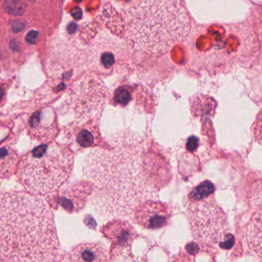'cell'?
<instances>
[{"mask_svg": "<svg viewBox=\"0 0 262 262\" xmlns=\"http://www.w3.org/2000/svg\"><path fill=\"white\" fill-rule=\"evenodd\" d=\"M246 239L249 250L255 256L262 258V205H259L252 215L246 230Z\"/></svg>", "mask_w": 262, "mask_h": 262, "instance_id": "obj_13", "label": "cell"}, {"mask_svg": "<svg viewBox=\"0 0 262 262\" xmlns=\"http://www.w3.org/2000/svg\"><path fill=\"white\" fill-rule=\"evenodd\" d=\"M115 63V56L111 52H104L101 56V65L105 69H110Z\"/></svg>", "mask_w": 262, "mask_h": 262, "instance_id": "obj_21", "label": "cell"}, {"mask_svg": "<svg viewBox=\"0 0 262 262\" xmlns=\"http://www.w3.org/2000/svg\"><path fill=\"white\" fill-rule=\"evenodd\" d=\"M39 33L36 30H32V31L29 32L26 35V40L28 44H37L38 41Z\"/></svg>", "mask_w": 262, "mask_h": 262, "instance_id": "obj_22", "label": "cell"}, {"mask_svg": "<svg viewBox=\"0 0 262 262\" xmlns=\"http://www.w3.org/2000/svg\"><path fill=\"white\" fill-rule=\"evenodd\" d=\"M92 192L93 185L86 180L62 191L55 202L69 213H77L84 209Z\"/></svg>", "mask_w": 262, "mask_h": 262, "instance_id": "obj_11", "label": "cell"}, {"mask_svg": "<svg viewBox=\"0 0 262 262\" xmlns=\"http://www.w3.org/2000/svg\"><path fill=\"white\" fill-rule=\"evenodd\" d=\"M124 19L129 44L148 55L167 53L186 39L192 27L183 0H134Z\"/></svg>", "mask_w": 262, "mask_h": 262, "instance_id": "obj_3", "label": "cell"}, {"mask_svg": "<svg viewBox=\"0 0 262 262\" xmlns=\"http://www.w3.org/2000/svg\"><path fill=\"white\" fill-rule=\"evenodd\" d=\"M212 249H212V245L203 243L202 242H198V241L188 242L185 247V255L188 256V258L195 257V256L198 254L207 252L208 250H212Z\"/></svg>", "mask_w": 262, "mask_h": 262, "instance_id": "obj_17", "label": "cell"}, {"mask_svg": "<svg viewBox=\"0 0 262 262\" xmlns=\"http://www.w3.org/2000/svg\"><path fill=\"white\" fill-rule=\"evenodd\" d=\"M110 148L87 155L83 177L93 185L91 202L101 216L125 217L147 200H155L169 181L167 163L130 129L110 140Z\"/></svg>", "mask_w": 262, "mask_h": 262, "instance_id": "obj_1", "label": "cell"}, {"mask_svg": "<svg viewBox=\"0 0 262 262\" xmlns=\"http://www.w3.org/2000/svg\"><path fill=\"white\" fill-rule=\"evenodd\" d=\"M185 208L196 241L209 245H218L228 232L227 216L216 203L215 194L199 200H186Z\"/></svg>", "mask_w": 262, "mask_h": 262, "instance_id": "obj_5", "label": "cell"}, {"mask_svg": "<svg viewBox=\"0 0 262 262\" xmlns=\"http://www.w3.org/2000/svg\"><path fill=\"white\" fill-rule=\"evenodd\" d=\"M71 15L73 16V17L75 19L79 20V19H81L82 16H83L82 9H80V8H79V7H76V8H75V9H73V10L71 11Z\"/></svg>", "mask_w": 262, "mask_h": 262, "instance_id": "obj_25", "label": "cell"}, {"mask_svg": "<svg viewBox=\"0 0 262 262\" xmlns=\"http://www.w3.org/2000/svg\"><path fill=\"white\" fill-rule=\"evenodd\" d=\"M76 30V25L74 23H71L69 26V31L70 33H74Z\"/></svg>", "mask_w": 262, "mask_h": 262, "instance_id": "obj_26", "label": "cell"}, {"mask_svg": "<svg viewBox=\"0 0 262 262\" xmlns=\"http://www.w3.org/2000/svg\"><path fill=\"white\" fill-rule=\"evenodd\" d=\"M74 159V152L68 145L54 141L42 144L19 160L16 176L26 192L35 195H51L69 179Z\"/></svg>", "mask_w": 262, "mask_h": 262, "instance_id": "obj_4", "label": "cell"}, {"mask_svg": "<svg viewBox=\"0 0 262 262\" xmlns=\"http://www.w3.org/2000/svg\"><path fill=\"white\" fill-rule=\"evenodd\" d=\"M28 134L32 140L40 143H49L59 133L57 116L53 109H43L30 116L27 126Z\"/></svg>", "mask_w": 262, "mask_h": 262, "instance_id": "obj_9", "label": "cell"}, {"mask_svg": "<svg viewBox=\"0 0 262 262\" xmlns=\"http://www.w3.org/2000/svg\"><path fill=\"white\" fill-rule=\"evenodd\" d=\"M59 254L48 204L27 192H0V262H55Z\"/></svg>", "mask_w": 262, "mask_h": 262, "instance_id": "obj_2", "label": "cell"}, {"mask_svg": "<svg viewBox=\"0 0 262 262\" xmlns=\"http://www.w3.org/2000/svg\"><path fill=\"white\" fill-rule=\"evenodd\" d=\"M190 105L194 117H212L217 106L216 100L212 97L200 94L190 98Z\"/></svg>", "mask_w": 262, "mask_h": 262, "instance_id": "obj_14", "label": "cell"}, {"mask_svg": "<svg viewBox=\"0 0 262 262\" xmlns=\"http://www.w3.org/2000/svg\"><path fill=\"white\" fill-rule=\"evenodd\" d=\"M85 223L87 224L88 227H89L91 229H95L96 228V222L94 220L93 218L90 216H86L84 220Z\"/></svg>", "mask_w": 262, "mask_h": 262, "instance_id": "obj_24", "label": "cell"}, {"mask_svg": "<svg viewBox=\"0 0 262 262\" xmlns=\"http://www.w3.org/2000/svg\"><path fill=\"white\" fill-rule=\"evenodd\" d=\"M219 248L223 250L229 251L235 245V238L231 233H226L222 239L218 244Z\"/></svg>", "mask_w": 262, "mask_h": 262, "instance_id": "obj_19", "label": "cell"}, {"mask_svg": "<svg viewBox=\"0 0 262 262\" xmlns=\"http://www.w3.org/2000/svg\"><path fill=\"white\" fill-rule=\"evenodd\" d=\"M66 136L74 141L79 146L83 148L101 147L110 148L111 145L104 141L98 127V119L96 118L88 119L81 125H69L65 128Z\"/></svg>", "mask_w": 262, "mask_h": 262, "instance_id": "obj_10", "label": "cell"}, {"mask_svg": "<svg viewBox=\"0 0 262 262\" xmlns=\"http://www.w3.org/2000/svg\"><path fill=\"white\" fill-rule=\"evenodd\" d=\"M25 22L21 19L13 21L12 23V30L14 33H19L24 29Z\"/></svg>", "mask_w": 262, "mask_h": 262, "instance_id": "obj_23", "label": "cell"}, {"mask_svg": "<svg viewBox=\"0 0 262 262\" xmlns=\"http://www.w3.org/2000/svg\"><path fill=\"white\" fill-rule=\"evenodd\" d=\"M59 261L63 262H109V252L99 243H85L77 245Z\"/></svg>", "mask_w": 262, "mask_h": 262, "instance_id": "obj_12", "label": "cell"}, {"mask_svg": "<svg viewBox=\"0 0 262 262\" xmlns=\"http://www.w3.org/2000/svg\"><path fill=\"white\" fill-rule=\"evenodd\" d=\"M4 6L7 13L13 16H22L26 11V5L21 0H5Z\"/></svg>", "mask_w": 262, "mask_h": 262, "instance_id": "obj_18", "label": "cell"}, {"mask_svg": "<svg viewBox=\"0 0 262 262\" xmlns=\"http://www.w3.org/2000/svg\"><path fill=\"white\" fill-rule=\"evenodd\" d=\"M19 163L17 152L10 146L0 148V178H9L16 173Z\"/></svg>", "mask_w": 262, "mask_h": 262, "instance_id": "obj_15", "label": "cell"}, {"mask_svg": "<svg viewBox=\"0 0 262 262\" xmlns=\"http://www.w3.org/2000/svg\"><path fill=\"white\" fill-rule=\"evenodd\" d=\"M131 100H132V94L130 88L127 87H120L115 90L111 102L115 106L125 107Z\"/></svg>", "mask_w": 262, "mask_h": 262, "instance_id": "obj_16", "label": "cell"}, {"mask_svg": "<svg viewBox=\"0 0 262 262\" xmlns=\"http://www.w3.org/2000/svg\"><path fill=\"white\" fill-rule=\"evenodd\" d=\"M108 97V88L103 81L98 76L89 75L83 78L73 89L69 106L77 119L87 120L99 116Z\"/></svg>", "mask_w": 262, "mask_h": 262, "instance_id": "obj_6", "label": "cell"}, {"mask_svg": "<svg viewBox=\"0 0 262 262\" xmlns=\"http://www.w3.org/2000/svg\"><path fill=\"white\" fill-rule=\"evenodd\" d=\"M4 96V91L1 87H0V101L2 100V98Z\"/></svg>", "mask_w": 262, "mask_h": 262, "instance_id": "obj_27", "label": "cell"}, {"mask_svg": "<svg viewBox=\"0 0 262 262\" xmlns=\"http://www.w3.org/2000/svg\"><path fill=\"white\" fill-rule=\"evenodd\" d=\"M137 224L148 230H158L169 224L173 209L166 202L147 200L137 205L133 210Z\"/></svg>", "mask_w": 262, "mask_h": 262, "instance_id": "obj_8", "label": "cell"}, {"mask_svg": "<svg viewBox=\"0 0 262 262\" xmlns=\"http://www.w3.org/2000/svg\"><path fill=\"white\" fill-rule=\"evenodd\" d=\"M105 238L112 242L109 251V260H116L120 256H127L131 259V246L138 234L129 221L115 218L109 221L101 229Z\"/></svg>", "mask_w": 262, "mask_h": 262, "instance_id": "obj_7", "label": "cell"}, {"mask_svg": "<svg viewBox=\"0 0 262 262\" xmlns=\"http://www.w3.org/2000/svg\"><path fill=\"white\" fill-rule=\"evenodd\" d=\"M200 145V140L198 137L195 135H191L188 137V139L186 141V144H185V148L190 153H194L196 152L198 147Z\"/></svg>", "mask_w": 262, "mask_h": 262, "instance_id": "obj_20", "label": "cell"}]
</instances>
